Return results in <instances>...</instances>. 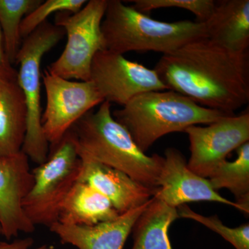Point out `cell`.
<instances>
[{"mask_svg": "<svg viewBox=\"0 0 249 249\" xmlns=\"http://www.w3.org/2000/svg\"><path fill=\"white\" fill-rule=\"evenodd\" d=\"M81 160L70 129L48 158L32 170L34 183L23 202L34 226L49 228L58 221L60 208L79 178Z\"/></svg>", "mask_w": 249, "mask_h": 249, "instance_id": "obj_6", "label": "cell"}, {"mask_svg": "<svg viewBox=\"0 0 249 249\" xmlns=\"http://www.w3.org/2000/svg\"><path fill=\"white\" fill-rule=\"evenodd\" d=\"M112 116L145 153L166 134L184 132L192 125L212 124L232 115L203 107L181 93L167 89L139 95L113 111Z\"/></svg>", "mask_w": 249, "mask_h": 249, "instance_id": "obj_3", "label": "cell"}, {"mask_svg": "<svg viewBox=\"0 0 249 249\" xmlns=\"http://www.w3.org/2000/svg\"><path fill=\"white\" fill-rule=\"evenodd\" d=\"M78 155L81 160L78 181L88 183L107 197L119 213L139 207L153 196L155 191L123 172L98 163L87 156Z\"/></svg>", "mask_w": 249, "mask_h": 249, "instance_id": "obj_13", "label": "cell"}, {"mask_svg": "<svg viewBox=\"0 0 249 249\" xmlns=\"http://www.w3.org/2000/svg\"><path fill=\"white\" fill-rule=\"evenodd\" d=\"M34 240L30 237L19 239L12 242H0V249H31ZM45 245L34 249H43Z\"/></svg>", "mask_w": 249, "mask_h": 249, "instance_id": "obj_25", "label": "cell"}, {"mask_svg": "<svg viewBox=\"0 0 249 249\" xmlns=\"http://www.w3.org/2000/svg\"><path fill=\"white\" fill-rule=\"evenodd\" d=\"M247 53L207 37L164 54L154 70L168 88L209 109L235 115L249 100Z\"/></svg>", "mask_w": 249, "mask_h": 249, "instance_id": "obj_1", "label": "cell"}, {"mask_svg": "<svg viewBox=\"0 0 249 249\" xmlns=\"http://www.w3.org/2000/svg\"><path fill=\"white\" fill-rule=\"evenodd\" d=\"M178 218L177 208L152 196L132 229V249H173L168 231Z\"/></svg>", "mask_w": 249, "mask_h": 249, "instance_id": "obj_18", "label": "cell"}, {"mask_svg": "<svg viewBox=\"0 0 249 249\" xmlns=\"http://www.w3.org/2000/svg\"><path fill=\"white\" fill-rule=\"evenodd\" d=\"M133 7L142 14L153 10L179 8L189 11L195 15L196 22L204 23L213 10L214 0H133Z\"/></svg>", "mask_w": 249, "mask_h": 249, "instance_id": "obj_23", "label": "cell"}, {"mask_svg": "<svg viewBox=\"0 0 249 249\" xmlns=\"http://www.w3.org/2000/svg\"><path fill=\"white\" fill-rule=\"evenodd\" d=\"M86 0H47L42 1L36 9L28 14L21 23L20 36L25 38L39 26L47 22V19L53 14L78 12L87 3Z\"/></svg>", "mask_w": 249, "mask_h": 249, "instance_id": "obj_22", "label": "cell"}, {"mask_svg": "<svg viewBox=\"0 0 249 249\" xmlns=\"http://www.w3.org/2000/svg\"><path fill=\"white\" fill-rule=\"evenodd\" d=\"M27 129V105L17 79L0 80V156L20 152Z\"/></svg>", "mask_w": 249, "mask_h": 249, "instance_id": "obj_16", "label": "cell"}, {"mask_svg": "<svg viewBox=\"0 0 249 249\" xmlns=\"http://www.w3.org/2000/svg\"><path fill=\"white\" fill-rule=\"evenodd\" d=\"M120 214L107 197L88 183L78 181L62 203L58 222L92 226L114 220Z\"/></svg>", "mask_w": 249, "mask_h": 249, "instance_id": "obj_17", "label": "cell"}, {"mask_svg": "<svg viewBox=\"0 0 249 249\" xmlns=\"http://www.w3.org/2000/svg\"><path fill=\"white\" fill-rule=\"evenodd\" d=\"M206 37L214 43L247 53L249 46V0H219L204 23Z\"/></svg>", "mask_w": 249, "mask_h": 249, "instance_id": "obj_15", "label": "cell"}, {"mask_svg": "<svg viewBox=\"0 0 249 249\" xmlns=\"http://www.w3.org/2000/svg\"><path fill=\"white\" fill-rule=\"evenodd\" d=\"M42 80L47 96L42 130L53 150L80 119L104 100L91 81L65 79L47 70Z\"/></svg>", "mask_w": 249, "mask_h": 249, "instance_id": "obj_8", "label": "cell"}, {"mask_svg": "<svg viewBox=\"0 0 249 249\" xmlns=\"http://www.w3.org/2000/svg\"><path fill=\"white\" fill-rule=\"evenodd\" d=\"M111 107V103L103 101L72 127L78 155L123 172L155 191L163 157L142 152L128 131L113 117Z\"/></svg>", "mask_w": 249, "mask_h": 249, "instance_id": "obj_2", "label": "cell"}, {"mask_svg": "<svg viewBox=\"0 0 249 249\" xmlns=\"http://www.w3.org/2000/svg\"><path fill=\"white\" fill-rule=\"evenodd\" d=\"M18 71L10 62L5 52L4 40L0 30V80L17 79Z\"/></svg>", "mask_w": 249, "mask_h": 249, "instance_id": "obj_24", "label": "cell"}, {"mask_svg": "<svg viewBox=\"0 0 249 249\" xmlns=\"http://www.w3.org/2000/svg\"><path fill=\"white\" fill-rule=\"evenodd\" d=\"M237 159L222 162L209 178L214 191L227 188L235 196L236 204L249 213V142L236 150Z\"/></svg>", "mask_w": 249, "mask_h": 249, "instance_id": "obj_19", "label": "cell"}, {"mask_svg": "<svg viewBox=\"0 0 249 249\" xmlns=\"http://www.w3.org/2000/svg\"><path fill=\"white\" fill-rule=\"evenodd\" d=\"M65 36L62 28L44 22L24 38L16 58L17 81L27 107V129L22 150L36 164L48 158L49 144L44 135L41 109V62L47 52Z\"/></svg>", "mask_w": 249, "mask_h": 249, "instance_id": "obj_5", "label": "cell"}, {"mask_svg": "<svg viewBox=\"0 0 249 249\" xmlns=\"http://www.w3.org/2000/svg\"><path fill=\"white\" fill-rule=\"evenodd\" d=\"M48 249V248H47V246H45V247H44V249Z\"/></svg>", "mask_w": 249, "mask_h": 249, "instance_id": "obj_26", "label": "cell"}, {"mask_svg": "<svg viewBox=\"0 0 249 249\" xmlns=\"http://www.w3.org/2000/svg\"><path fill=\"white\" fill-rule=\"evenodd\" d=\"M153 196L175 208L187 203L207 201L233 206L244 212L240 205L225 199L214 191L208 178L192 172L182 154L174 147L165 150Z\"/></svg>", "mask_w": 249, "mask_h": 249, "instance_id": "obj_12", "label": "cell"}, {"mask_svg": "<svg viewBox=\"0 0 249 249\" xmlns=\"http://www.w3.org/2000/svg\"><path fill=\"white\" fill-rule=\"evenodd\" d=\"M29 159L22 150L0 156V228L7 240L36 227L26 215L23 202L34 186Z\"/></svg>", "mask_w": 249, "mask_h": 249, "instance_id": "obj_11", "label": "cell"}, {"mask_svg": "<svg viewBox=\"0 0 249 249\" xmlns=\"http://www.w3.org/2000/svg\"><path fill=\"white\" fill-rule=\"evenodd\" d=\"M101 31L105 49L122 55L129 52H155L164 55L207 37L204 23L161 22L120 0H108Z\"/></svg>", "mask_w": 249, "mask_h": 249, "instance_id": "obj_4", "label": "cell"}, {"mask_svg": "<svg viewBox=\"0 0 249 249\" xmlns=\"http://www.w3.org/2000/svg\"><path fill=\"white\" fill-rule=\"evenodd\" d=\"M0 235H1V228H0Z\"/></svg>", "mask_w": 249, "mask_h": 249, "instance_id": "obj_27", "label": "cell"}, {"mask_svg": "<svg viewBox=\"0 0 249 249\" xmlns=\"http://www.w3.org/2000/svg\"><path fill=\"white\" fill-rule=\"evenodd\" d=\"M89 81L104 101L122 107L142 93L168 89L155 70L106 49L93 58Z\"/></svg>", "mask_w": 249, "mask_h": 249, "instance_id": "obj_9", "label": "cell"}, {"mask_svg": "<svg viewBox=\"0 0 249 249\" xmlns=\"http://www.w3.org/2000/svg\"><path fill=\"white\" fill-rule=\"evenodd\" d=\"M150 200L109 222L92 226L67 225L57 222L49 229L58 236L62 244H69L78 249H123Z\"/></svg>", "mask_w": 249, "mask_h": 249, "instance_id": "obj_14", "label": "cell"}, {"mask_svg": "<svg viewBox=\"0 0 249 249\" xmlns=\"http://www.w3.org/2000/svg\"><path fill=\"white\" fill-rule=\"evenodd\" d=\"M42 2V0H0V30L5 52L12 65L22 45L21 23L28 14Z\"/></svg>", "mask_w": 249, "mask_h": 249, "instance_id": "obj_20", "label": "cell"}, {"mask_svg": "<svg viewBox=\"0 0 249 249\" xmlns=\"http://www.w3.org/2000/svg\"><path fill=\"white\" fill-rule=\"evenodd\" d=\"M108 0H90L78 12L58 13L55 25L67 35L65 49L47 71L67 80L89 81L91 63L96 54L104 50L101 24Z\"/></svg>", "mask_w": 249, "mask_h": 249, "instance_id": "obj_7", "label": "cell"}, {"mask_svg": "<svg viewBox=\"0 0 249 249\" xmlns=\"http://www.w3.org/2000/svg\"><path fill=\"white\" fill-rule=\"evenodd\" d=\"M190 141L188 168L209 178L227 156L249 142V113L229 116L208 126L192 125L185 129Z\"/></svg>", "mask_w": 249, "mask_h": 249, "instance_id": "obj_10", "label": "cell"}, {"mask_svg": "<svg viewBox=\"0 0 249 249\" xmlns=\"http://www.w3.org/2000/svg\"><path fill=\"white\" fill-rule=\"evenodd\" d=\"M179 217L193 219L217 232L236 249H249V224L237 228H229L224 225L217 215L206 217L192 211L186 204L177 208Z\"/></svg>", "mask_w": 249, "mask_h": 249, "instance_id": "obj_21", "label": "cell"}]
</instances>
